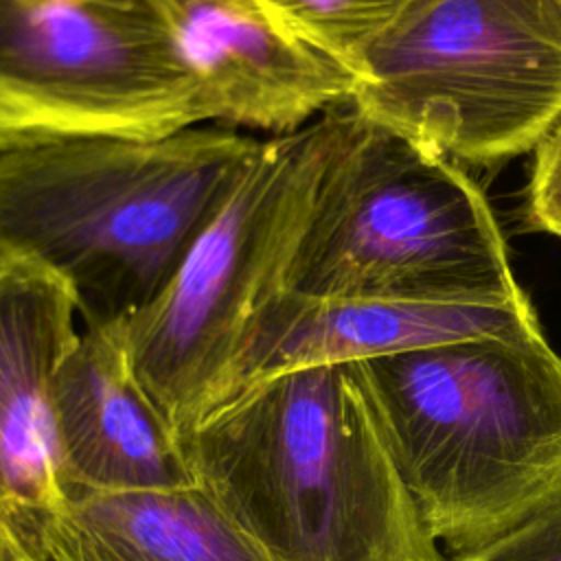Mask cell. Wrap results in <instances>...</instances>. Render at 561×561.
<instances>
[{
    "label": "cell",
    "instance_id": "cell-2",
    "mask_svg": "<svg viewBox=\"0 0 561 561\" xmlns=\"http://www.w3.org/2000/svg\"><path fill=\"white\" fill-rule=\"evenodd\" d=\"M259 145L197 125L0 151V252L59 276L85 329L125 322L162 289Z\"/></svg>",
    "mask_w": 561,
    "mask_h": 561
},
{
    "label": "cell",
    "instance_id": "cell-14",
    "mask_svg": "<svg viewBox=\"0 0 561 561\" xmlns=\"http://www.w3.org/2000/svg\"><path fill=\"white\" fill-rule=\"evenodd\" d=\"M445 561H561V500L491 543Z\"/></svg>",
    "mask_w": 561,
    "mask_h": 561
},
{
    "label": "cell",
    "instance_id": "cell-10",
    "mask_svg": "<svg viewBox=\"0 0 561 561\" xmlns=\"http://www.w3.org/2000/svg\"><path fill=\"white\" fill-rule=\"evenodd\" d=\"M64 495L195 486L180 434L136 377L123 322L83 329L53 379Z\"/></svg>",
    "mask_w": 561,
    "mask_h": 561
},
{
    "label": "cell",
    "instance_id": "cell-9",
    "mask_svg": "<svg viewBox=\"0 0 561 561\" xmlns=\"http://www.w3.org/2000/svg\"><path fill=\"white\" fill-rule=\"evenodd\" d=\"M70 287L39 263L0 252V515L42 559L64 504L53 379L79 340Z\"/></svg>",
    "mask_w": 561,
    "mask_h": 561
},
{
    "label": "cell",
    "instance_id": "cell-8",
    "mask_svg": "<svg viewBox=\"0 0 561 561\" xmlns=\"http://www.w3.org/2000/svg\"><path fill=\"white\" fill-rule=\"evenodd\" d=\"M197 83L206 121L289 134L346 105L353 77L267 0H147Z\"/></svg>",
    "mask_w": 561,
    "mask_h": 561
},
{
    "label": "cell",
    "instance_id": "cell-3",
    "mask_svg": "<svg viewBox=\"0 0 561 561\" xmlns=\"http://www.w3.org/2000/svg\"><path fill=\"white\" fill-rule=\"evenodd\" d=\"M357 366L423 524L454 554L561 500V355L541 329Z\"/></svg>",
    "mask_w": 561,
    "mask_h": 561
},
{
    "label": "cell",
    "instance_id": "cell-12",
    "mask_svg": "<svg viewBox=\"0 0 561 561\" xmlns=\"http://www.w3.org/2000/svg\"><path fill=\"white\" fill-rule=\"evenodd\" d=\"M46 561H272L197 484L64 500Z\"/></svg>",
    "mask_w": 561,
    "mask_h": 561
},
{
    "label": "cell",
    "instance_id": "cell-15",
    "mask_svg": "<svg viewBox=\"0 0 561 561\" xmlns=\"http://www.w3.org/2000/svg\"><path fill=\"white\" fill-rule=\"evenodd\" d=\"M533 151L526 221L535 230L561 237V118Z\"/></svg>",
    "mask_w": 561,
    "mask_h": 561
},
{
    "label": "cell",
    "instance_id": "cell-16",
    "mask_svg": "<svg viewBox=\"0 0 561 561\" xmlns=\"http://www.w3.org/2000/svg\"><path fill=\"white\" fill-rule=\"evenodd\" d=\"M0 561H46L33 552L0 515Z\"/></svg>",
    "mask_w": 561,
    "mask_h": 561
},
{
    "label": "cell",
    "instance_id": "cell-7",
    "mask_svg": "<svg viewBox=\"0 0 561 561\" xmlns=\"http://www.w3.org/2000/svg\"><path fill=\"white\" fill-rule=\"evenodd\" d=\"M202 123L197 83L147 0H0V151Z\"/></svg>",
    "mask_w": 561,
    "mask_h": 561
},
{
    "label": "cell",
    "instance_id": "cell-5",
    "mask_svg": "<svg viewBox=\"0 0 561 561\" xmlns=\"http://www.w3.org/2000/svg\"><path fill=\"white\" fill-rule=\"evenodd\" d=\"M333 123L335 107L261 140L162 289L123 322L131 368L180 438L224 401L256 316L287 289Z\"/></svg>",
    "mask_w": 561,
    "mask_h": 561
},
{
    "label": "cell",
    "instance_id": "cell-13",
    "mask_svg": "<svg viewBox=\"0 0 561 561\" xmlns=\"http://www.w3.org/2000/svg\"><path fill=\"white\" fill-rule=\"evenodd\" d=\"M316 50L353 70L410 0H267ZM355 83V81H353Z\"/></svg>",
    "mask_w": 561,
    "mask_h": 561
},
{
    "label": "cell",
    "instance_id": "cell-4",
    "mask_svg": "<svg viewBox=\"0 0 561 561\" xmlns=\"http://www.w3.org/2000/svg\"><path fill=\"white\" fill-rule=\"evenodd\" d=\"M285 291L486 305L528 300L478 184L451 158L351 103L335 107Z\"/></svg>",
    "mask_w": 561,
    "mask_h": 561
},
{
    "label": "cell",
    "instance_id": "cell-6",
    "mask_svg": "<svg viewBox=\"0 0 561 561\" xmlns=\"http://www.w3.org/2000/svg\"><path fill=\"white\" fill-rule=\"evenodd\" d=\"M353 81L357 112L451 160L519 156L561 118V0H410Z\"/></svg>",
    "mask_w": 561,
    "mask_h": 561
},
{
    "label": "cell",
    "instance_id": "cell-1",
    "mask_svg": "<svg viewBox=\"0 0 561 561\" xmlns=\"http://www.w3.org/2000/svg\"><path fill=\"white\" fill-rule=\"evenodd\" d=\"M195 484L272 561H445L357 362L274 375L184 438Z\"/></svg>",
    "mask_w": 561,
    "mask_h": 561
},
{
    "label": "cell",
    "instance_id": "cell-11",
    "mask_svg": "<svg viewBox=\"0 0 561 561\" xmlns=\"http://www.w3.org/2000/svg\"><path fill=\"white\" fill-rule=\"evenodd\" d=\"M537 329L541 327L530 300L486 305L408 298H309L280 291L256 316L226 397L217 408L250 386L296 368L364 362L458 340Z\"/></svg>",
    "mask_w": 561,
    "mask_h": 561
}]
</instances>
